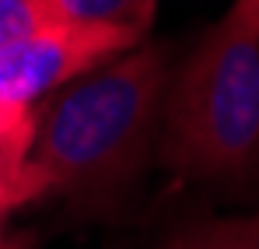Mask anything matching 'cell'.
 Masks as SVG:
<instances>
[{
  "mask_svg": "<svg viewBox=\"0 0 259 249\" xmlns=\"http://www.w3.org/2000/svg\"><path fill=\"white\" fill-rule=\"evenodd\" d=\"M168 46L151 35L35 105L32 165L46 193L81 210L119 207L158 158Z\"/></svg>",
  "mask_w": 259,
  "mask_h": 249,
  "instance_id": "obj_1",
  "label": "cell"
},
{
  "mask_svg": "<svg viewBox=\"0 0 259 249\" xmlns=\"http://www.w3.org/2000/svg\"><path fill=\"white\" fill-rule=\"evenodd\" d=\"M158 162L186 183H259V0H235L172 67Z\"/></svg>",
  "mask_w": 259,
  "mask_h": 249,
  "instance_id": "obj_2",
  "label": "cell"
},
{
  "mask_svg": "<svg viewBox=\"0 0 259 249\" xmlns=\"http://www.w3.org/2000/svg\"><path fill=\"white\" fill-rule=\"evenodd\" d=\"M140 42V35L109 25H46L11 46H0V102L35 109L49 95L112 63Z\"/></svg>",
  "mask_w": 259,
  "mask_h": 249,
  "instance_id": "obj_3",
  "label": "cell"
},
{
  "mask_svg": "<svg viewBox=\"0 0 259 249\" xmlns=\"http://www.w3.org/2000/svg\"><path fill=\"white\" fill-rule=\"evenodd\" d=\"M32 144H35V109L0 102V207L7 214L49 197L46 183L32 165Z\"/></svg>",
  "mask_w": 259,
  "mask_h": 249,
  "instance_id": "obj_4",
  "label": "cell"
},
{
  "mask_svg": "<svg viewBox=\"0 0 259 249\" xmlns=\"http://www.w3.org/2000/svg\"><path fill=\"white\" fill-rule=\"evenodd\" d=\"M53 4H56L60 21L109 25V28H123V32L147 39L158 0H53Z\"/></svg>",
  "mask_w": 259,
  "mask_h": 249,
  "instance_id": "obj_5",
  "label": "cell"
},
{
  "mask_svg": "<svg viewBox=\"0 0 259 249\" xmlns=\"http://www.w3.org/2000/svg\"><path fill=\"white\" fill-rule=\"evenodd\" d=\"M161 249H259V214L196 221L175 232Z\"/></svg>",
  "mask_w": 259,
  "mask_h": 249,
  "instance_id": "obj_6",
  "label": "cell"
},
{
  "mask_svg": "<svg viewBox=\"0 0 259 249\" xmlns=\"http://www.w3.org/2000/svg\"><path fill=\"white\" fill-rule=\"evenodd\" d=\"M56 21L60 14L53 0H0V46H11Z\"/></svg>",
  "mask_w": 259,
  "mask_h": 249,
  "instance_id": "obj_7",
  "label": "cell"
},
{
  "mask_svg": "<svg viewBox=\"0 0 259 249\" xmlns=\"http://www.w3.org/2000/svg\"><path fill=\"white\" fill-rule=\"evenodd\" d=\"M0 249H39L32 235H4L0 232Z\"/></svg>",
  "mask_w": 259,
  "mask_h": 249,
  "instance_id": "obj_8",
  "label": "cell"
},
{
  "mask_svg": "<svg viewBox=\"0 0 259 249\" xmlns=\"http://www.w3.org/2000/svg\"><path fill=\"white\" fill-rule=\"evenodd\" d=\"M4 218H7V210L0 207V232H4Z\"/></svg>",
  "mask_w": 259,
  "mask_h": 249,
  "instance_id": "obj_9",
  "label": "cell"
}]
</instances>
